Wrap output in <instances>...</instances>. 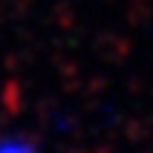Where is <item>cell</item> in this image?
I'll return each instance as SVG.
<instances>
[{
	"label": "cell",
	"instance_id": "obj_1",
	"mask_svg": "<svg viewBox=\"0 0 153 153\" xmlns=\"http://www.w3.org/2000/svg\"><path fill=\"white\" fill-rule=\"evenodd\" d=\"M0 153H38V147L23 139H6V142H0Z\"/></svg>",
	"mask_w": 153,
	"mask_h": 153
}]
</instances>
